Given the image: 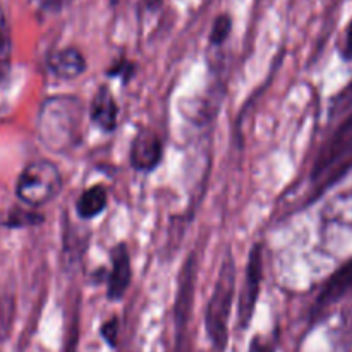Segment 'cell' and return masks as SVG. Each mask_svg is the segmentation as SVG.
<instances>
[{
  "label": "cell",
  "instance_id": "7c38bea8",
  "mask_svg": "<svg viewBox=\"0 0 352 352\" xmlns=\"http://www.w3.org/2000/svg\"><path fill=\"white\" fill-rule=\"evenodd\" d=\"M10 65H12V38H10L9 23L0 10V89L9 79Z\"/></svg>",
  "mask_w": 352,
  "mask_h": 352
},
{
  "label": "cell",
  "instance_id": "5b68a950",
  "mask_svg": "<svg viewBox=\"0 0 352 352\" xmlns=\"http://www.w3.org/2000/svg\"><path fill=\"white\" fill-rule=\"evenodd\" d=\"M261 278H263V246L260 243L254 244L250 251L246 267V278H244L243 294L239 299V325L241 329H248L251 318L254 315L258 296L261 289Z\"/></svg>",
  "mask_w": 352,
  "mask_h": 352
},
{
  "label": "cell",
  "instance_id": "8992f818",
  "mask_svg": "<svg viewBox=\"0 0 352 352\" xmlns=\"http://www.w3.org/2000/svg\"><path fill=\"white\" fill-rule=\"evenodd\" d=\"M164 155L162 140L151 131H141L131 146V165L140 172H150L157 168Z\"/></svg>",
  "mask_w": 352,
  "mask_h": 352
},
{
  "label": "cell",
  "instance_id": "44dd1931",
  "mask_svg": "<svg viewBox=\"0 0 352 352\" xmlns=\"http://www.w3.org/2000/svg\"><path fill=\"white\" fill-rule=\"evenodd\" d=\"M146 6L150 9H158L162 6V0H146Z\"/></svg>",
  "mask_w": 352,
  "mask_h": 352
},
{
  "label": "cell",
  "instance_id": "52a82bcc",
  "mask_svg": "<svg viewBox=\"0 0 352 352\" xmlns=\"http://www.w3.org/2000/svg\"><path fill=\"white\" fill-rule=\"evenodd\" d=\"M110 256H112V267H110L107 296L112 301H119V299L124 298L127 289H129L131 277H133V272H131V254L126 244L119 243L110 251Z\"/></svg>",
  "mask_w": 352,
  "mask_h": 352
},
{
  "label": "cell",
  "instance_id": "3957f363",
  "mask_svg": "<svg viewBox=\"0 0 352 352\" xmlns=\"http://www.w3.org/2000/svg\"><path fill=\"white\" fill-rule=\"evenodd\" d=\"M62 189V174L52 162H33L21 172L16 184V195L31 208L47 205Z\"/></svg>",
  "mask_w": 352,
  "mask_h": 352
},
{
  "label": "cell",
  "instance_id": "9c48e42d",
  "mask_svg": "<svg viewBox=\"0 0 352 352\" xmlns=\"http://www.w3.org/2000/svg\"><path fill=\"white\" fill-rule=\"evenodd\" d=\"M117 116H119V107L112 91L107 86H100L93 96L91 109H89L91 122L103 133H112L117 127Z\"/></svg>",
  "mask_w": 352,
  "mask_h": 352
},
{
  "label": "cell",
  "instance_id": "ac0fdd59",
  "mask_svg": "<svg viewBox=\"0 0 352 352\" xmlns=\"http://www.w3.org/2000/svg\"><path fill=\"white\" fill-rule=\"evenodd\" d=\"M342 55L346 60H352V21L347 26L346 36H344V45H342Z\"/></svg>",
  "mask_w": 352,
  "mask_h": 352
},
{
  "label": "cell",
  "instance_id": "9a60e30c",
  "mask_svg": "<svg viewBox=\"0 0 352 352\" xmlns=\"http://www.w3.org/2000/svg\"><path fill=\"white\" fill-rule=\"evenodd\" d=\"M117 336H119V320L112 318L109 322L103 323L102 327V337L110 347L117 346Z\"/></svg>",
  "mask_w": 352,
  "mask_h": 352
},
{
  "label": "cell",
  "instance_id": "d6986e66",
  "mask_svg": "<svg viewBox=\"0 0 352 352\" xmlns=\"http://www.w3.org/2000/svg\"><path fill=\"white\" fill-rule=\"evenodd\" d=\"M351 103H352V82H351L349 86H347L346 89H344L342 93H340V96H339V100H337L336 107L342 109V107L351 105Z\"/></svg>",
  "mask_w": 352,
  "mask_h": 352
},
{
  "label": "cell",
  "instance_id": "4fadbf2b",
  "mask_svg": "<svg viewBox=\"0 0 352 352\" xmlns=\"http://www.w3.org/2000/svg\"><path fill=\"white\" fill-rule=\"evenodd\" d=\"M230 30H232V21H230V17L227 14H222L213 23L212 33H210V41L213 45H222L229 38Z\"/></svg>",
  "mask_w": 352,
  "mask_h": 352
},
{
  "label": "cell",
  "instance_id": "277c9868",
  "mask_svg": "<svg viewBox=\"0 0 352 352\" xmlns=\"http://www.w3.org/2000/svg\"><path fill=\"white\" fill-rule=\"evenodd\" d=\"M351 153H352V112L349 113V117H347V119L337 127L336 133H333L332 138L323 144L318 157L315 158V164H313V170H311L313 181H318V179L325 177L330 170H333V168H336L340 162L346 160Z\"/></svg>",
  "mask_w": 352,
  "mask_h": 352
},
{
  "label": "cell",
  "instance_id": "e0dca14e",
  "mask_svg": "<svg viewBox=\"0 0 352 352\" xmlns=\"http://www.w3.org/2000/svg\"><path fill=\"white\" fill-rule=\"evenodd\" d=\"M250 352H275L272 342L265 340L263 337H254L250 346Z\"/></svg>",
  "mask_w": 352,
  "mask_h": 352
},
{
  "label": "cell",
  "instance_id": "7a4b0ae2",
  "mask_svg": "<svg viewBox=\"0 0 352 352\" xmlns=\"http://www.w3.org/2000/svg\"><path fill=\"white\" fill-rule=\"evenodd\" d=\"M234 285H236V267H234V260L227 258L220 268L219 280H217L205 313L206 333L215 349L219 351L226 349L227 340H229V316L234 298Z\"/></svg>",
  "mask_w": 352,
  "mask_h": 352
},
{
  "label": "cell",
  "instance_id": "30bf717a",
  "mask_svg": "<svg viewBox=\"0 0 352 352\" xmlns=\"http://www.w3.org/2000/svg\"><path fill=\"white\" fill-rule=\"evenodd\" d=\"M50 71L60 79H74L81 76L86 69V58L76 47L62 48L50 55Z\"/></svg>",
  "mask_w": 352,
  "mask_h": 352
},
{
  "label": "cell",
  "instance_id": "8fae6325",
  "mask_svg": "<svg viewBox=\"0 0 352 352\" xmlns=\"http://www.w3.org/2000/svg\"><path fill=\"white\" fill-rule=\"evenodd\" d=\"M107 203H109L107 189L103 186H91L79 196L78 203H76V210H78V215L81 219L89 220L98 217L107 208Z\"/></svg>",
  "mask_w": 352,
  "mask_h": 352
},
{
  "label": "cell",
  "instance_id": "ffe728a7",
  "mask_svg": "<svg viewBox=\"0 0 352 352\" xmlns=\"http://www.w3.org/2000/svg\"><path fill=\"white\" fill-rule=\"evenodd\" d=\"M65 3V0H43V7L45 9L50 10H58Z\"/></svg>",
  "mask_w": 352,
  "mask_h": 352
},
{
  "label": "cell",
  "instance_id": "2e32d148",
  "mask_svg": "<svg viewBox=\"0 0 352 352\" xmlns=\"http://www.w3.org/2000/svg\"><path fill=\"white\" fill-rule=\"evenodd\" d=\"M133 72H134L133 62H127L126 58H120V60H117L116 64L112 65V69H110L107 74H109V76H120V78H124V79H129L131 76H133Z\"/></svg>",
  "mask_w": 352,
  "mask_h": 352
},
{
  "label": "cell",
  "instance_id": "ba28073f",
  "mask_svg": "<svg viewBox=\"0 0 352 352\" xmlns=\"http://www.w3.org/2000/svg\"><path fill=\"white\" fill-rule=\"evenodd\" d=\"M352 291V258L349 261L337 268L332 274V277L325 282L322 292H320L318 299H316L315 311H323V309L330 308L336 305L337 301L349 294Z\"/></svg>",
  "mask_w": 352,
  "mask_h": 352
},
{
  "label": "cell",
  "instance_id": "6da1fadb",
  "mask_svg": "<svg viewBox=\"0 0 352 352\" xmlns=\"http://www.w3.org/2000/svg\"><path fill=\"white\" fill-rule=\"evenodd\" d=\"M82 102L76 96H52L38 113V138L52 151H65L79 143Z\"/></svg>",
  "mask_w": 352,
  "mask_h": 352
},
{
  "label": "cell",
  "instance_id": "7402d4cb",
  "mask_svg": "<svg viewBox=\"0 0 352 352\" xmlns=\"http://www.w3.org/2000/svg\"><path fill=\"white\" fill-rule=\"evenodd\" d=\"M110 2H112V6H116V3H117V0H110Z\"/></svg>",
  "mask_w": 352,
  "mask_h": 352
},
{
  "label": "cell",
  "instance_id": "5bb4252c",
  "mask_svg": "<svg viewBox=\"0 0 352 352\" xmlns=\"http://www.w3.org/2000/svg\"><path fill=\"white\" fill-rule=\"evenodd\" d=\"M41 222V215L38 213H28V212H16L10 215L9 226L10 227H23V226H34V223Z\"/></svg>",
  "mask_w": 352,
  "mask_h": 352
}]
</instances>
